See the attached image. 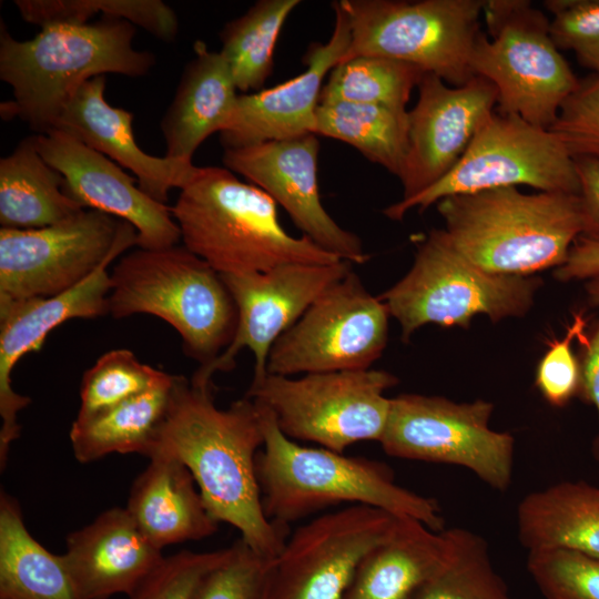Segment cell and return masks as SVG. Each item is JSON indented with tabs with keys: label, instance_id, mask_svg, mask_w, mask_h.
I'll return each instance as SVG.
<instances>
[{
	"label": "cell",
	"instance_id": "cell-1",
	"mask_svg": "<svg viewBox=\"0 0 599 599\" xmlns=\"http://www.w3.org/2000/svg\"><path fill=\"white\" fill-rule=\"evenodd\" d=\"M263 443L253 399L245 396L222 409L214 404V387L176 375L166 415L144 456L183 463L211 516L236 528L254 551L275 559L290 534L288 525L270 520L262 507L255 460Z\"/></svg>",
	"mask_w": 599,
	"mask_h": 599
},
{
	"label": "cell",
	"instance_id": "cell-2",
	"mask_svg": "<svg viewBox=\"0 0 599 599\" xmlns=\"http://www.w3.org/2000/svg\"><path fill=\"white\" fill-rule=\"evenodd\" d=\"M135 27L102 17L84 24L41 28L28 40L0 30V79L13 100L1 103L4 120L19 118L39 133L51 130L73 92L85 81L108 73L146 75L155 63L149 51L133 47Z\"/></svg>",
	"mask_w": 599,
	"mask_h": 599
},
{
	"label": "cell",
	"instance_id": "cell-3",
	"mask_svg": "<svg viewBox=\"0 0 599 599\" xmlns=\"http://www.w3.org/2000/svg\"><path fill=\"white\" fill-rule=\"evenodd\" d=\"M255 404L264 435L255 469L270 520L288 525L347 504L410 517L436 531L445 529L438 502L397 485L385 464L302 446L282 433L266 407Z\"/></svg>",
	"mask_w": 599,
	"mask_h": 599
},
{
	"label": "cell",
	"instance_id": "cell-4",
	"mask_svg": "<svg viewBox=\"0 0 599 599\" xmlns=\"http://www.w3.org/2000/svg\"><path fill=\"white\" fill-rule=\"evenodd\" d=\"M171 213L183 245L222 275L342 261L309 237L288 234L275 201L226 167L199 166Z\"/></svg>",
	"mask_w": 599,
	"mask_h": 599
},
{
	"label": "cell",
	"instance_id": "cell-5",
	"mask_svg": "<svg viewBox=\"0 0 599 599\" xmlns=\"http://www.w3.org/2000/svg\"><path fill=\"white\" fill-rule=\"evenodd\" d=\"M436 206L454 247L495 274L557 268L582 233L578 194L510 186L447 196Z\"/></svg>",
	"mask_w": 599,
	"mask_h": 599
},
{
	"label": "cell",
	"instance_id": "cell-6",
	"mask_svg": "<svg viewBox=\"0 0 599 599\" xmlns=\"http://www.w3.org/2000/svg\"><path fill=\"white\" fill-rule=\"evenodd\" d=\"M109 314L156 316L180 335L184 352L206 366L233 341L237 311L221 274L184 245L141 248L110 272Z\"/></svg>",
	"mask_w": 599,
	"mask_h": 599
},
{
	"label": "cell",
	"instance_id": "cell-7",
	"mask_svg": "<svg viewBox=\"0 0 599 599\" xmlns=\"http://www.w3.org/2000/svg\"><path fill=\"white\" fill-rule=\"evenodd\" d=\"M542 280L487 272L450 243L443 229H433L418 245L412 267L379 297L408 342L420 327L468 328L478 315L497 323L522 317L532 307Z\"/></svg>",
	"mask_w": 599,
	"mask_h": 599
},
{
	"label": "cell",
	"instance_id": "cell-8",
	"mask_svg": "<svg viewBox=\"0 0 599 599\" xmlns=\"http://www.w3.org/2000/svg\"><path fill=\"white\" fill-rule=\"evenodd\" d=\"M470 68L494 84L497 111L550 129L579 79L554 43L550 20L527 0H484Z\"/></svg>",
	"mask_w": 599,
	"mask_h": 599
},
{
	"label": "cell",
	"instance_id": "cell-9",
	"mask_svg": "<svg viewBox=\"0 0 599 599\" xmlns=\"http://www.w3.org/2000/svg\"><path fill=\"white\" fill-rule=\"evenodd\" d=\"M351 27L341 62L361 55L402 61L453 87L468 82L484 0H339Z\"/></svg>",
	"mask_w": 599,
	"mask_h": 599
},
{
	"label": "cell",
	"instance_id": "cell-10",
	"mask_svg": "<svg viewBox=\"0 0 599 599\" xmlns=\"http://www.w3.org/2000/svg\"><path fill=\"white\" fill-rule=\"evenodd\" d=\"M398 383L380 369L337 370L301 377L266 374L252 379L246 396L266 407L291 439L308 440L343 454L363 440L379 441Z\"/></svg>",
	"mask_w": 599,
	"mask_h": 599
},
{
	"label": "cell",
	"instance_id": "cell-11",
	"mask_svg": "<svg viewBox=\"0 0 599 599\" xmlns=\"http://www.w3.org/2000/svg\"><path fill=\"white\" fill-rule=\"evenodd\" d=\"M519 185L578 194L575 159L549 129L494 111L447 175L416 196L390 204L383 213L400 221L412 209L423 212L447 196Z\"/></svg>",
	"mask_w": 599,
	"mask_h": 599
},
{
	"label": "cell",
	"instance_id": "cell-12",
	"mask_svg": "<svg viewBox=\"0 0 599 599\" xmlns=\"http://www.w3.org/2000/svg\"><path fill=\"white\" fill-rule=\"evenodd\" d=\"M494 404L456 403L441 396L400 394L378 441L393 457L461 466L493 489L505 491L512 478L515 438L490 428Z\"/></svg>",
	"mask_w": 599,
	"mask_h": 599
},
{
	"label": "cell",
	"instance_id": "cell-13",
	"mask_svg": "<svg viewBox=\"0 0 599 599\" xmlns=\"http://www.w3.org/2000/svg\"><path fill=\"white\" fill-rule=\"evenodd\" d=\"M132 245L130 223L89 209L40 229L0 227V304L61 294Z\"/></svg>",
	"mask_w": 599,
	"mask_h": 599
},
{
	"label": "cell",
	"instance_id": "cell-14",
	"mask_svg": "<svg viewBox=\"0 0 599 599\" xmlns=\"http://www.w3.org/2000/svg\"><path fill=\"white\" fill-rule=\"evenodd\" d=\"M389 311L351 270L325 290L270 351L268 374L369 369L388 341Z\"/></svg>",
	"mask_w": 599,
	"mask_h": 599
},
{
	"label": "cell",
	"instance_id": "cell-15",
	"mask_svg": "<svg viewBox=\"0 0 599 599\" xmlns=\"http://www.w3.org/2000/svg\"><path fill=\"white\" fill-rule=\"evenodd\" d=\"M397 519L352 505L302 525L273 561L268 599H344L361 561L390 535Z\"/></svg>",
	"mask_w": 599,
	"mask_h": 599
},
{
	"label": "cell",
	"instance_id": "cell-16",
	"mask_svg": "<svg viewBox=\"0 0 599 599\" xmlns=\"http://www.w3.org/2000/svg\"><path fill=\"white\" fill-rule=\"evenodd\" d=\"M352 265L342 260L333 264L293 263L265 272L221 274L236 306V331L227 348L211 364L200 366L191 383L214 387L213 375L233 369L236 356L244 348L254 356L253 379L265 376L275 342Z\"/></svg>",
	"mask_w": 599,
	"mask_h": 599
},
{
	"label": "cell",
	"instance_id": "cell-17",
	"mask_svg": "<svg viewBox=\"0 0 599 599\" xmlns=\"http://www.w3.org/2000/svg\"><path fill=\"white\" fill-rule=\"evenodd\" d=\"M317 136L307 133L226 149L223 164L268 194L321 248L352 264H364L369 255L359 236L337 224L322 204Z\"/></svg>",
	"mask_w": 599,
	"mask_h": 599
},
{
	"label": "cell",
	"instance_id": "cell-18",
	"mask_svg": "<svg viewBox=\"0 0 599 599\" xmlns=\"http://www.w3.org/2000/svg\"><path fill=\"white\" fill-rule=\"evenodd\" d=\"M417 89V102L408 111V151L398 177L400 200L416 196L447 175L497 105L496 88L479 75L453 87L425 73Z\"/></svg>",
	"mask_w": 599,
	"mask_h": 599
},
{
	"label": "cell",
	"instance_id": "cell-19",
	"mask_svg": "<svg viewBox=\"0 0 599 599\" xmlns=\"http://www.w3.org/2000/svg\"><path fill=\"white\" fill-rule=\"evenodd\" d=\"M34 138L42 158L63 176L64 193L83 209L130 223L141 248L179 244L181 233L171 207L143 192L115 162L55 129Z\"/></svg>",
	"mask_w": 599,
	"mask_h": 599
},
{
	"label": "cell",
	"instance_id": "cell-20",
	"mask_svg": "<svg viewBox=\"0 0 599 599\" xmlns=\"http://www.w3.org/2000/svg\"><path fill=\"white\" fill-rule=\"evenodd\" d=\"M124 251H115L85 280L50 297H32L0 304V468L7 465L10 445L20 436L18 414L31 398L12 387V372L26 354L39 351L51 331L72 318L109 314L108 266Z\"/></svg>",
	"mask_w": 599,
	"mask_h": 599
},
{
	"label": "cell",
	"instance_id": "cell-21",
	"mask_svg": "<svg viewBox=\"0 0 599 599\" xmlns=\"http://www.w3.org/2000/svg\"><path fill=\"white\" fill-rule=\"evenodd\" d=\"M334 28L325 42H313L304 58V72L273 88L238 95L234 120L220 133L226 149L314 133L316 109L325 77L338 64L351 43L348 17L333 1Z\"/></svg>",
	"mask_w": 599,
	"mask_h": 599
},
{
	"label": "cell",
	"instance_id": "cell-22",
	"mask_svg": "<svg viewBox=\"0 0 599 599\" xmlns=\"http://www.w3.org/2000/svg\"><path fill=\"white\" fill-rule=\"evenodd\" d=\"M105 83V75L82 83L63 106L52 129L130 170L143 192L165 204L170 191L182 190L199 166L192 161L145 153L133 134V114L108 103Z\"/></svg>",
	"mask_w": 599,
	"mask_h": 599
},
{
	"label": "cell",
	"instance_id": "cell-23",
	"mask_svg": "<svg viewBox=\"0 0 599 599\" xmlns=\"http://www.w3.org/2000/svg\"><path fill=\"white\" fill-rule=\"evenodd\" d=\"M83 599L130 597L164 558L125 508L101 512L67 537L63 555Z\"/></svg>",
	"mask_w": 599,
	"mask_h": 599
},
{
	"label": "cell",
	"instance_id": "cell-24",
	"mask_svg": "<svg viewBox=\"0 0 599 599\" xmlns=\"http://www.w3.org/2000/svg\"><path fill=\"white\" fill-rule=\"evenodd\" d=\"M193 49L194 57L184 67L160 125L164 156L187 161L210 135L231 126L240 95L220 51L210 50L201 40Z\"/></svg>",
	"mask_w": 599,
	"mask_h": 599
},
{
	"label": "cell",
	"instance_id": "cell-25",
	"mask_svg": "<svg viewBox=\"0 0 599 599\" xmlns=\"http://www.w3.org/2000/svg\"><path fill=\"white\" fill-rule=\"evenodd\" d=\"M125 509L159 549L213 535L219 522L209 512L187 467L155 456L133 481Z\"/></svg>",
	"mask_w": 599,
	"mask_h": 599
},
{
	"label": "cell",
	"instance_id": "cell-26",
	"mask_svg": "<svg viewBox=\"0 0 599 599\" xmlns=\"http://www.w3.org/2000/svg\"><path fill=\"white\" fill-rule=\"evenodd\" d=\"M449 529L398 517L390 535L361 561L344 599H410L446 562Z\"/></svg>",
	"mask_w": 599,
	"mask_h": 599
},
{
	"label": "cell",
	"instance_id": "cell-27",
	"mask_svg": "<svg viewBox=\"0 0 599 599\" xmlns=\"http://www.w3.org/2000/svg\"><path fill=\"white\" fill-rule=\"evenodd\" d=\"M528 550L569 548L599 557V486L560 481L525 496L517 508Z\"/></svg>",
	"mask_w": 599,
	"mask_h": 599
},
{
	"label": "cell",
	"instance_id": "cell-28",
	"mask_svg": "<svg viewBox=\"0 0 599 599\" xmlns=\"http://www.w3.org/2000/svg\"><path fill=\"white\" fill-rule=\"evenodd\" d=\"M64 179L40 154L34 135L0 160V224L4 229H40L82 210L63 191Z\"/></svg>",
	"mask_w": 599,
	"mask_h": 599
},
{
	"label": "cell",
	"instance_id": "cell-29",
	"mask_svg": "<svg viewBox=\"0 0 599 599\" xmlns=\"http://www.w3.org/2000/svg\"><path fill=\"white\" fill-rule=\"evenodd\" d=\"M0 599H83L63 555L47 550L26 527L19 502L0 494Z\"/></svg>",
	"mask_w": 599,
	"mask_h": 599
},
{
	"label": "cell",
	"instance_id": "cell-30",
	"mask_svg": "<svg viewBox=\"0 0 599 599\" xmlns=\"http://www.w3.org/2000/svg\"><path fill=\"white\" fill-rule=\"evenodd\" d=\"M175 377L169 374L145 393L105 410L78 415L69 435L77 460L88 464L113 453L145 455L166 415Z\"/></svg>",
	"mask_w": 599,
	"mask_h": 599
},
{
	"label": "cell",
	"instance_id": "cell-31",
	"mask_svg": "<svg viewBox=\"0 0 599 599\" xmlns=\"http://www.w3.org/2000/svg\"><path fill=\"white\" fill-rule=\"evenodd\" d=\"M314 133L352 145L399 177L408 151L409 115L406 109L383 105L318 103Z\"/></svg>",
	"mask_w": 599,
	"mask_h": 599
},
{
	"label": "cell",
	"instance_id": "cell-32",
	"mask_svg": "<svg viewBox=\"0 0 599 599\" xmlns=\"http://www.w3.org/2000/svg\"><path fill=\"white\" fill-rule=\"evenodd\" d=\"M300 0H258L226 22L219 37L237 91H261L273 72L274 50L282 28Z\"/></svg>",
	"mask_w": 599,
	"mask_h": 599
},
{
	"label": "cell",
	"instance_id": "cell-33",
	"mask_svg": "<svg viewBox=\"0 0 599 599\" xmlns=\"http://www.w3.org/2000/svg\"><path fill=\"white\" fill-rule=\"evenodd\" d=\"M425 72L412 64L376 55L339 62L324 83L319 103L352 102L406 109Z\"/></svg>",
	"mask_w": 599,
	"mask_h": 599
},
{
	"label": "cell",
	"instance_id": "cell-34",
	"mask_svg": "<svg viewBox=\"0 0 599 599\" xmlns=\"http://www.w3.org/2000/svg\"><path fill=\"white\" fill-rule=\"evenodd\" d=\"M21 18L41 28L84 24L98 13L139 26L161 41H174L179 21L173 9L161 0H16Z\"/></svg>",
	"mask_w": 599,
	"mask_h": 599
},
{
	"label": "cell",
	"instance_id": "cell-35",
	"mask_svg": "<svg viewBox=\"0 0 599 599\" xmlns=\"http://www.w3.org/2000/svg\"><path fill=\"white\" fill-rule=\"evenodd\" d=\"M451 549L440 570L410 599H510L493 567L484 538L464 528H450Z\"/></svg>",
	"mask_w": 599,
	"mask_h": 599
},
{
	"label": "cell",
	"instance_id": "cell-36",
	"mask_svg": "<svg viewBox=\"0 0 599 599\" xmlns=\"http://www.w3.org/2000/svg\"><path fill=\"white\" fill-rule=\"evenodd\" d=\"M167 375L142 363L130 349L109 351L83 375L78 415H92L119 405L151 389Z\"/></svg>",
	"mask_w": 599,
	"mask_h": 599
},
{
	"label": "cell",
	"instance_id": "cell-37",
	"mask_svg": "<svg viewBox=\"0 0 599 599\" xmlns=\"http://www.w3.org/2000/svg\"><path fill=\"white\" fill-rule=\"evenodd\" d=\"M527 569L546 599H599V557L569 548L528 551Z\"/></svg>",
	"mask_w": 599,
	"mask_h": 599
},
{
	"label": "cell",
	"instance_id": "cell-38",
	"mask_svg": "<svg viewBox=\"0 0 599 599\" xmlns=\"http://www.w3.org/2000/svg\"><path fill=\"white\" fill-rule=\"evenodd\" d=\"M273 561L240 538L225 559L203 576L193 599H268Z\"/></svg>",
	"mask_w": 599,
	"mask_h": 599
},
{
	"label": "cell",
	"instance_id": "cell-39",
	"mask_svg": "<svg viewBox=\"0 0 599 599\" xmlns=\"http://www.w3.org/2000/svg\"><path fill=\"white\" fill-rule=\"evenodd\" d=\"M552 18L550 37L559 50L575 53L579 63L599 75V0H546Z\"/></svg>",
	"mask_w": 599,
	"mask_h": 599
},
{
	"label": "cell",
	"instance_id": "cell-40",
	"mask_svg": "<svg viewBox=\"0 0 599 599\" xmlns=\"http://www.w3.org/2000/svg\"><path fill=\"white\" fill-rule=\"evenodd\" d=\"M573 158L599 160V75L579 79L549 129Z\"/></svg>",
	"mask_w": 599,
	"mask_h": 599
},
{
	"label": "cell",
	"instance_id": "cell-41",
	"mask_svg": "<svg viewBox=\"0 0 599 599\" xmlns=\"http://www.w3.org/2000/svg\"><path fill=\"white\" fill-rule=\"evenodd\" d=\"M227 554L229 547L205 552L183 550L164 557L129 599H193L203 576Z\"/></svg>",
	"mask_w": 599,
	"mask_h": 599
},
{
	"label": "cell",
	"instance_id": "cell-42",
	"mask_svg": "<svg viewBox=\"0 0 599 599\" xmlns=\"http://www.w3.org/2000/svg\"><path fill=\"white\" fill-rule=\"evenodd\" d=\"M585 326L583 316L576 314L565 336L550 343L537 365L536 386L547 403L554 407H562L579 395L581 370L572 342L585 334Z\"/></svg>",
	"mask_w": 599,
	"mask_h": 599
},
{
	"label": "cell",
	"instance_id": "cell-43",
	"mask_svg": "<svg viewBox=\"0 0 599 599\" xmlns=\"http://www.w3.org/2000/svg\"><path fill=\"white\" fill-rule=\"evenodd\" d=\"M579 181L581 236L599 243V160L573 158Z\"/></svg>",
	"mask_w": 599,
	"mask_h": 599
},
{
	"label": "cell",
	"instance_id": "cell-44",
	"mask_svg": "<svg viewBox=\"0 0 599 599\" xmlns=\"http://www.w3.org/2000/svg\"><path fill=\"white\" fill-rule=\"evenodd\" d=\"M581 353L579 356L581 384L579 395L591 403L599 416V317L589 335L580 337ZM593 453L599 461V435L593 443Z\"/></svg>",
	"mask_w": 599,
	"mask_h": 599
},
{
	"label": "cell",
	"instance_id": "cell-45",
	"mask_svg": "<svg viewBox=\"0 0 599 599\" xmlns=\"http://www.w3.org/2000/svg\"><path fill=\"white\" fill-rule=\"evenodd\" d=\"M599 275V243L579 236L566 262L555 268L559 282L588 281Z\"/></svg>",
	"mask_w": 599,
	"mask_h": 599
},
{
	"label": "cell",
	"instance_id": "cell-46",
	"mask_svg": "<svg viewBox=\"0 0 599 599\" xmlns=\"http://www.w3.org/2000/svg\"><path fill=\"white\" fill-rule=\"evenodd\" d=\"M585 288L590 304L599 306V275L586 281Z\"/></svg>",
	"mask_w": 599,
	"mask_h": 599
}]
</instances>
